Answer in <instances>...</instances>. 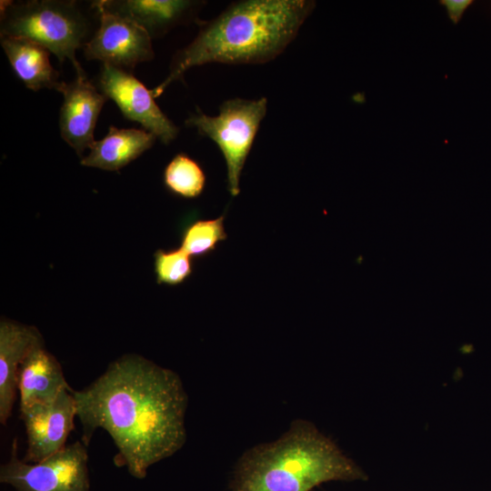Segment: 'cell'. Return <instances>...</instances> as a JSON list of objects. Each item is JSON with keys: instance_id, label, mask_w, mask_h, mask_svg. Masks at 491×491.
Here are the masks:
<instances>
[{"instance_id": "obj_16", "label": "cell", "mask_w": 491, "mask_h": 491, "mask_svg": "<svg viewBox=\"0 0 491 491\" xmlns=\"http://www.w3.org/2000/svg\"><path fill=\"white\" fill-rule=\"evenodd\" d=\"M163 181L166 189L183 198L198 197L205 186L202 166L186 154H177L166 165Z\"/></svg>"}, {"instance_id": "obj_6", "label": "cell", "mask_w": 491, "mask_h": 491, "mask_svg": "<svg viewBox=\"0 0 491 491\" xmlns=\"http://www.w3.org/2000/svg\"><path fill=\"white\" fill-rule=\"evenodd\" d=\"M14 441L10 459L0 468V481L16 491H90L87 450L82 441L37 463H26L16 454Z\"/></svg>"}, {"instance_id": "obj_9", "label": "cell", "mask_w": 491, "mask_h": 491, "mask_svg": "<svg viewBox=\"0 0 491 491\" xmlns=\"http://www.w3.org/2000/svg\"><path fill=\"white\" fill-rule=\"evenodd\" d=\"M75 70V78L69 83L61 81L56 89L63 95L59 128L63 140L82 158L95 141L94 131L107 98L89 81L81 65Z\"/></svg>"}, {"instance_id": "obj_18", "label": "cell", "mask_w": 491, "mask_h": 491, "mask_svg": "<svg viewBox=\"0 0 491 491\" xmlns=\"http://www.w3.org/2000/svg\"><path fill=\"white\" fill-rule=\"evenodd\" d=\"M154 270L157 284L177 286L193 274L194 264L181 247L158 249L154 254Z\"/></svg>"}, {"instance_id": "obj_14", "label": "cell", "mask_w": 491, "mask_h": 491, "mask_svg": "<svg viewBox=\"0 0 491 491\" xmlns=\"http://www.w3.org/2000/svg\"><path fill=\"white\" fill-rule=\"evenodd\" d=\"M155 139V135L144 128H117L111 125L102 139L92 144L89 153L81 158L80 164L106 171H118L150 149Z\"/></svg>"}, {"instance_id": "obj_10", "label": "cell", "mask_w": 491, "mask_h": 491, "mask_svg": "<svg viewBox=\"0 0 491 491\" xmlns=\"http://www.w3.org/2000/svg\"><path fill=\"white\" fill-rule=\"evenodd\" d=\"M73 391L65 389L50 403L20 410L27 436L25 462H40L65 446L76 416Z\"/></svg>"}, {"instance_id": "obj_19", "label": "cell", "mask_w": 491, "mask_h": 491, "mask_svg": "<svg viewBox=\"0 0 491 491\" xmlns=\"http://www.w3.org/2000/svg\"><path fill=\"white\" fill-rule=\"evenodd\" d=\"M439 3L446 7L448 17L456 25L461 20L465 11L473 4V1L441 0Z\"/></svg>"}, {"instance_id": "obj_5", "label": "cell", "mask_w": 491, "mask_h": 491, "mask_svg": "<svg viewBox=\"0 0 491 491\" xmlns=\"http://www.w3.org/2000/svg\"><path fill=\"white\" fill-rule=\"evenodd\" d=\"M267 99L225 100L215 116L199 108L185 120L200 135L210 138L221 151L226 165L227 187L232 196L240 193V177L260 124L266 115Z\"/></svg>"}, {"instance_id": "obj_13", "label": "cell", "mask_w": 491, "mask_h": 491, "mask_svg": "<svg viewBox=\"0 0 491 491\" xmlns=\"http://www.w3.org/2000/svg\"><path fill=\"white\" fill-rule=\"evenodd\" d=\"M104 10L128 19L158 37L188 18L200 2L185 0H96Z\"/></svg>"}, {"instance_id": "obj_7", "label": "cell", "mask_w": 491, "mask_h": 491, "mask_svg": "<svg viewBox=\"0 0 491 491\" xmlns=\"http://www.w3.org/2000/svg\"><path fill=\"white\" fill-rule=\"evenodd\" d=\"M95 85L126 119L139 123L162 143L167 145L176 138L178 127L159 108L152 90L132 72L102 64Z\"/></svg>"}, {"instance_id": "obj_11", "label": "cell", "mask_w": 491, "mask_h": 491, "mask_svg": "<svg viewBox=\"0 0 491 491\" xmlns=\"http://www.w3.org/2000/svg\"><path fill=\"white\" fill-rule=\"evenodd\" d=\"M38 329L11 320L0 323V421L5 425L11 416L17 391L19 367L28 353L43 345Z\"/></svg>"}, {"instance_id": "obj_15", "label": "cell", "mask_w": 491, "mask_h": 491, "mask_svg": "<svg viewBox=\"0 0 491 491\" xmlns=\"http://www.w3.org/2000/svg\"><path fill=\"white\" fill-rule=\"evenodd\" d=\"M0 42L13 71L28 89H57L61 81L49 50L25 38L1 36Z\"/></svg>"}, {"instance_id": "obj_12", "label": "cell", "mask_w": 491, "mask_h": 491, "mask_svg": "<svg viewBox=\"0 0 491 491\" xmlns=\"http://www.w3.org/2000/svg\"><path fill=\"white\" fill-rule=\"evenodd\" d=\"M65 389L71 387L57 359L44 347V344L34 347L18 371L20 410L50 403Z\"/></svg>"}, {"instance_id": "obj_8", "label": "cell", "mask_w": 491, "mask_h": 491, "mask_svg": "<svg viewBox=\"0 0 491 491\" xmlns=\"http://www.w3.org/2000/svg\"><path fill=\"white\" fill-rule=\"evenodd\" d=\"M99 22L91 39L84 46L87 60H98L129 72L140 63L154 59L152 38L134 22L109 13L93 1Z\"/></svg>"}, {"instance_id": "obj_17", "label": "cell", "mask_w": 491, "mask_h": 491, "mask_svg": "<svg viewBox=\"0 0 491 491\" xmlns=\"http://www.w3.org/2000/svg\"><path fill=\"white\" fill-rule=\"evenodd\" d=\"M225 214L213 219H195L181 230V248L193 257H204L216 250L227 238Z\"/></svg>"}, {"instance_id": "obj_4", "label": "cell", "mask_w": 491, "mask_h": 491, "mask_svg": "<svg viewBox=\"0 0 491 491\" xmlns=\"http://www.w3.org/2000/svg\"><path fill=\"white\" fill-rule=\"evenodd\" d=\"M0 35L25 38L54 54L60 64L70 60L80 66L75 52L84 48L95 32L99 13L93 1H1Z\"/></svg>"}, {"instance_id": "obj_1", "label": "cell", "mask_w": 491, "mask_h": 491, "mask_svg": "<svg viewBox=\"0 0 491 491\" xmlns=\"http://www.w3.org/2000/svg\"><path fill=\"white\" fill-rule=\"evenodd\" d=\"M82 442L105 430L125 465L136 478L171 456L185 443L187 395L179 376L138 355H126L82 390L73 391Z\"/></svg>"}, {"instance_id": "obj_2", "label": "cell", "mask_w": 491, "mask_h": 491, "mask_svg": "<svg viewBox=\"0 0 491 491\" xmlns=\"http://www.w3.org/2000/svg\"><path fill=\"white\" fill-rule=\"evenodd\" d=\"M315 6L309 0H246L230 5L202 24L192 42L174 55L166 77L152 89L154 97L194 66L275 59L295 39Z\"/></svg>"}, {"instance_id": "obj_3", "label": "cell", "mask_w": 491, "mask_h": 491, "mask_svg": "<svg viewBox=\"0 0 491 491\" xmlns=\"http://www.w3.org/2000/svg\"><path fill=\"white\" fill-rule=\"evenodd\" d=\"M364 472L310 422L295 420L277 440L238 460L230 491H311L333 480H364Z\"/></svg>"}]
</instances>
